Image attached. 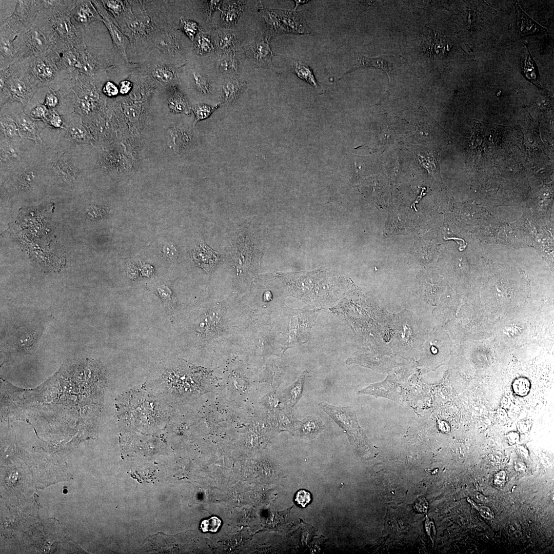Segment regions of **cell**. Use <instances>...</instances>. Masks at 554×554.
Instances as JSON below:
<instances>
[{"label": "cell", "mask_w": 554, "mask_h": 554, "mask_svg": "<svg viewBox=\"0 0 554 554\" xmlns=\"http://www.w3.org/2000/svg\"><path fill=\"white\" fill-rule=\"evenodd\" d=\"M29 58L14 61L10 67L0 71V108L14 102L24 108L39 88L31 82L28 73Z\"/></svg>", "instance_id": "cell-5"}, {"label": "cell", "mask_w": 554, "mask_h": 554, "mask_svg": "<svg viewBox=\"0 0 554 554\" xmlns=\"http://www.w3.org/2000/svg\"><path fill=\"white\" fill-rule=\"evenodd\" d=\"M58 38L49 20L39 13L33 24L14 41L16 61L32 56H45Z\"/></svg>", "instance_id": "cell-9"}, {"label": "cell", "mask_w": 554, "mask_h": 554, "mask_svg": "<svg viewBox=\"0 0 554 554\" xmlns=\"http://www.w3.org/2000/svg\"><path fill=\"white\" fill-rule=\"evenodd\" d=\"M103 4L107 11L111 13L117 19L125 12V6L122 1H102Z\"/></svg>", "instance_id": "cell-46"}, {"label": "cell", "mask_w": 554, "mask_h": 554, "mask_svg": "<svg viewBox=\"0 0 554 554\" xmlns=\"http://www.w3.org/2000/svg\"><path fill=\"white\" fill-rule=\"evenodd\" d=\"M58 72L55 64L47 57H29L28 73L32 83L39 89L48 87Z\"/></svg>", "instance_id": "cell-17"}, {"label": "cell", "mask_w": 554, "mask_h": 554, "mask_svg": "<svg viewBox=\"0 0 554 554\" xmlns=\"http://www.w3.org/2000/svg\"><path fill=\"white\" fill-rule=\"evenodd\" d=\"M526 45V51L521 60V67L523 74L528 81H530L536 86H539V75L536 65Z\"/></svg>", "instance_id": "cell-32"}, {"label": "cell", "mask_w": 554, "mask_h": 554, "mask_svg": "<svg viewBox=\"0 0 554 554\" xmlns=\"http://www.w3.org/2000/svg\"><path fill=\"white\" fill-rule=\"evenodd\" d=\"M152 292L159 298L168 314L171 315L179 310L181 306V302L171 286L161 283L156 285L153 289Z\"/></svg>", "instance_id": "cell-25"}, {"label": "cell", "mask_w": 554, "mask_h": 554, "mask_svg": "<svg viewBox=\"0 0 554 554\" xmlns=\"http://www.w3.org/2000/svg\"><path fill=\"white\" fill-rule=\"evenodd\" d=\"M279 428L293 432L298 430L301 421L294 416L291 409L286 408L281 410L279 412Z\"/></svg>", "instance_id": "cell-35"}, {"label": "cell", "mask_w": 554, "mask_h": 554, "mask_svg": "<svg viewBox=\"0 0 554 554\" xmlns=\"http://www.w3.org/2000/svg\"><path fill=\"white\" fill-rule=\"evenodd\" d=\"M291 69L298 77L305 81L319 93H323L325 91L318 83L311 68L307 64L299 61H294L291 64Z\"/></svg>", "instance_id": "cell-30"}, {"label": "cell", "mask_w": 554, "mask_h": 554, "mask_svg": "<svg viewBox=\"0 0 554 554\" xmlns=\"http://www.w3.org/2000/svg\"><path fill=\"white\" fill-rule=\"evenodd\" d=\"M397 382L387 378L384 381L370 384L358 391L359 395L368 394L376 398L384 397L397 401L400 398Z\"/></svg>", "instance_id": "cell-23"}, {"label": "cell", "mask_w": 554, "mask_h": 554, "mask_svg": "<svg viewBox=\"0 0 554 554\" xmlns=\"http://www.w3.org/2000/svg\"><path fill=\"white\" fill-rule=\"evenodd\" d=\"M162 253L164 258L168 260H174L178 255L175 247L170 243H166L163 246Z\"/></svg>", "instance_id": "cell-55"}, {"label": "cell", "mask_w": 554, "mask_h": 554, "mask_svg": "<svg viewBox=\"0 0 554 554\" xmlns=\"http://www.w3.org/2000/svg\"><path fill=\"white\" fill-rule=\"evenodd\" d=\"M127 27L135 36H143L150 29L149 19L147 17H135L127 22Z\"/></svg>", "instance_id": "cell-42"}, {"label": "cell", "mask_w": 554, "mask_h": 554, "mask_svg": "<svg viewBox=\"0 0 554 554\" xmlns=\"http://www.w3.org/2000/svg\"><path fill=\"white\" fill-rule=\"evenodd\" d=\"M76 1H42L39 13L50 22L58 38L66 42L78 50L87 49L84 31L72 23L71 12Z\"/></svg>", "instance_id": "cell-6"}, {"label": "cell", "mask_w": 554, "mask_h": 554, "mask_svg": "<svg viewBox=\"0 0 554 554\" xmlns=\"http://www.w3.org/2000/svg\"><path fill=\"white\" fill-rule=\"evenodd\" d=\"M0 126V136L14 141L22 139L16 123L9 114H1Z\"/></svg>", "instance_id": "cell-33"}, {"label": "cell", "mask_w": 554, "mask_h": 554, "mask_svg": "<svg viewBox=\"0 0 554 554\" xmlns=\"http://www.w3.org/2000/svg\"><path fill=\"white\" fill-rule=\"evenodd\" d=\"M18 35L6 25L1 24L0 27V71L8 68L16 61L14 41Z\"/></svg>", "instance_id": "cell-21"}, {"label": "cell", "mask_w": 554, "mask_h": 554, "mask_svg": "<svg viewBox=\"0 0 554 554\" xmlns=\"http://www.w3.org/2000/svg\"><path fill=\"white\" fill-rule=\"evenodd\" d=\"M245 1H228L223 10H221V22L226 26H232L235 24L245 10Z\"/></svg>", "instance_id": "cell-28"}, {"label": "cell", "mask_w": 554, "mask_h": 554, "mask_svg": "<svg viewBox=\"0 0 554 554\" xmlns=\"http://www.w3.org/2000/svg\"><path fill=\"white\" fill-rule=\"evenodd\" d=\"M281 402L280 397L276 395L274 392L269 393L263 398L264 405L267 409L272 412L279 411Z\"/></svg>", "instance_id": "cell-50"}, {"label": "cell", "mask_w": 554, "mask_h": 554, "mask_svg": "<svg viewBox=\"0 0 554 554\" xmlns=\"http://www.w3.org/2000/svg\"><path fill=\"white\" fill-rule=\"evenodd\" d=\"M168 106L173 112L186 114L190 113L189 104L185 96L175 89L168 100Z\"/></svg>", "instance_id": "cell-40"}, {"label": "cell", "mask_w": 554, "mask_h": 554, "mask_svg": "<svg viewBox=\"0 0 554 554\" xmlns=\"http://www.w3.org/2000/svg\"><path fill=\"white\" fill-rule=\"evenodd\" d=\"M124 112L126 116L130 120H135L140 114V108L135 105H124Z\"/></svg>", "instance_id": "cell-57"}, {"label": "cell", "mask_w": 554, "mask_h": 554, "mask_svg": "<svg viewBox=\"0 0 554 554\" xmlns=\"http://www.w3.org/2000/svg\"><path fill=\"white\" fill-rule=\"evenodd\" d=\"M223 3L221 1H206L205 12L208 18H210L212 13L217 10H220V7Z\"/></svg>", "instance_id": "cell-56"}, {"label": "cell", "mask_w": 554, "mask_h": 554, "mask_svg": "<svg viewBox=\"0 0 554 554\" xmlns=\"http://www.w3.org/2000/svg\"><path fill=\"white\" fill-rule=\"evenodd\" d=\"M244 52L258 67L266 68L272 65L273 54L269 43V38L261 33L258 34L253 44L244 48Z\"/></svg>", "instance_id": "cell-19"}, {"label": "cell", "mask_w": 554, "mask_h": 554, "mask_svg": "<svg viewBox=\"0 0 554 554\" xmlns=\"http://www.w3.org/2000/svg\"><path fill=\"white\" fill-rule=\"evenodd\" d=\"M218 67L219 70L224 73H237L239 71V64L234 50L224 52L219 59Z\"/></svg>", "instance_id": "cell-36"}, {"label": "cell", "mask_w": 554, "mask_h": 554, "mask_svg": "<svg viewBox=\"0 0 554 554\" xmlns=\"http://www.w3.org/2000/svg\"><path fill=\"white\" fill-rule=\"evenodd\" d=\"M263 17L271 34L310 33L302 16L295 11L265 8Z\"/></svg>", "instance_id": "cell-12"}, {"label": "cell", "mask_w": 554, "mask_h": 554, "mask_svg": "<svg viewBox=\"0 0 554 554\" xmlns=\"http://www.w3.org/2000/svg\"><path fill=\"white\" fill-rule=\"evenodd\" d=\"M185 322L192 342L209 346L245 343L251 333L254 312L247 299L232 295L206 299L192 307Z\"/></svg>", "instance_id": "cell-1"}, {"label": "cell", "mask_w": 554, "mask_h": 554, "mask_svg": "<svg viewBox=\"0 0 554 554\" xmlns=\"http://www.w3.org/2000/svg\"><path fill=\"white\" fill-rule=\"evenodd\" d=\"M324 429V425L319 418L308 416L301 421L299 429L300 436L303 439L311 440L321 433Z\"/></svg>", "instance_id": "cell-29"}, {"label": "cell", "mask_w": 554, "mask_h": 554, "mask_svg": "<svg viewBox=\"0 0 554 554\" xmlns=\"http://www.w3.org/2000/svg\"><path fill=\"white\" fill-rule=\"evenodd\" d=\"M476 497L478 499L482 501L486 500V499L483 495L479 493H477V494H476Z\"/></svg>", "instance_id": "cell-64"}, {"label": "cell", "mask_w": 554, "mask_h": 554, "mask_svg": "<svg viewBox=\"0 0 554 554\" xmlns=\"http://www.w3.org/2000/svg\"><path fill=\"white\" fill-rule=\"evenodd\" d=\"M138 268L133 264L128 266L126 269V274L129 278L135 279L138 276Z\"/></svg>", "instance_id": "cell-60"}, {"label": "cell", "mask_w": 554, "mask_h": 554, "mask_svg": "<svg viewBox=\"0 0 554 554\" xmlns=\"http://www.w3.org/2000/svg\"><path fill=\"white\" fill-rule=\"evenodd\" d=\"M181 364L165 365L146 386L169 404L200 390L196 369Z\"/></svg>", "instance_id": "cell-3"}, {"label": "cell", "mask_w": 554, "mask_h": 554, "mask_svg": "<svg viewBox=\"0 0 554 554\" xmlns=\"http://www.w3.org/2000/svg\"><path fill=\"white\" fill-rule=\"evenodd\" d=\"M477 509L479 510L481 516L485 518L490 520L494 517L493 512L486 506H481L479 508L478 507Z\"/></svg>", "instance_id": "cell-62"}, {"label": "cell", "mask_w": 554, "mask_h": 554, "mask_svg": "<svg viewBox=\"0 0 554 554\" xmlns=\"http://www.w3.org/2000/svg\"><path fill=\"white\" fill-rule=\"evenodd\" d=\"M140 271L143 276L150 277L154 272V269L151 265L145 264L141 265Z\"/></svg>", "instance_id": "cell-61"}, {"label": "cell", "mask_w": 554, "mask_h": 554, "mask_svg": "<svg viewBox=\"0 0 554 554\" xmlns=\"http://www.w3.org/2000/svg\"><path fill=\"white\" fill-rule=\"evenodd\" d=\"M286 321L283 329L279 331V337L274 345V349L279 354H283L288 348L297 344L306 343L309 338L310 330L314 325L320 309L303 308L292 309L287 308Z\"/></svg>", "instance_id": "cell-7"}, {"label": "cell", "mask_w": 554, "mask_h": 554, "mask_svg": "<svg viewBox=\"0 0 554 554\" xmlns=\"http://www.w3.org/2000/svg\"><path fill=\"white\" fill-rule=\"evenodd\" d=\"M294 1L295 4V7H294V10H293L294 11H295L296 10V9L297 8V7L299 5L305 4L306 3H307L309 2V1H300V0H299V1L295 0V1Z\"/></svg>", "instance_id": "cell-63"}, {"label": "cell", "mask_w": 554, "mask_h": 554, "mask_svg": "<svg viewBox=\"0 0 554 554\" xmlns=\"http://www.w3.org/2000/svg\"><path fill=\"white\" fill-rule=\"evenodd\" d=\"M221 525V521L216 517H212L209 519L203 520L201 524V528L203 532H216Z\"/></svg>", "instance_id": "cell-52"}, {"label": "cell", "mask_w": 554, "mask_h": 554, "mask_svg": "<svg viewBox=\"0 0 554 554\" xmlns=\"http://www.w3.org/2000/svg\"><path fill=\"white\" fill-rule=\"evenodd\" d=\"M80 50L66 42L57 38L49 48L46 57L56 66L58 71H77Z\"/></svg>", "instance_id": "cell-15"}, {"label": "cell", "mask_w": 554, "mask_h": 554, "mask_svg": "<svg viewBox=\"0 0 554 554\" xmlns=\"http://www.w3.org/2000/svg\"><path fill=\"white\" fill-rule=\"evenodd\" d=\"M64 128L59 135L73 145H93V138L84 123L82 116L75 112L63 115Z\"/></svg>", "instance_id": "cell-16"}, {"label": "cell", "mask_w": 554, "mask_h": 554, "mask_svg": "<svg viewBox=\"0 0 554 554\" xmlns=\"http://www.w3.org/2000/svg\"><path fill=\"white\" fill-rule=\"evenodd\" d=\"M292 296L315 306L331 303L333 287L330 274L318 270L308 272L278 273Z\"/></svg>", "instance_id": "cell-4"}, {"label": "cell", "mask_w": 554, "mask_h": 554, "mask_svg": "<svg viewBox=\"0 0 554 554\" xmlns=\"http://www.w3.org/2000/svg\"><path fill=\"white\" fill-rule=\"evenodd\" d=\"M4 107L8 109L7 114H9L16 123L22 138L32 141L37 145L44 144L42 134L43 130L49 128L46 123L30 117L25 113L21 103L14 102L6 104Z\"/></svg>", "instance_id": "cell-13"}, {"label": "cell", "mask_w": 554, "mask_h": 554, "mask_svg": "<svg viewBox=\"0 0 554 554\" xmlns=\"http://www.w3.org/2000/svg\"><path fill=\"white\" fill-rule=\"evenodd\" d=\"M116 404L123 431L155 432L164 429L171 417L170 405L147 386L123 393Z\"/></svg>", "instance_id": "cell-2"}, {"label": "cell", "mask_w": 554, "mask_h": 554, "mask_svg": "<svg viewBox=\"0 0 554 554\" xmlns=\"http://www.w3.org/2000/svg\"><path fill=\"white\" fill-rule=\"evenodd\" d=\"M219 107L220 105L215 106H209L205 104L196 105L192 108V111L195 115L194 124L209 117Z\"/></svg>", "instance_id": "cell-44"}, {"label": "cell", "mask_w": 554, "mask_h": 554, "mask_svg": "<svg viewBox=\"0 0 554 554\" xmlns=\"http://www.w3.org/2000/svg\"><path fill=\"white\" fill-rule=\"evenodd\" d=\"M357 59L358 61L357 64L351 69L345 73V74L353 72L361 68L373 67L381 69L386 72L389 83V67L388 66V62L385 56H382L377 57H368L365 56L359 53H357Z\"/></svg>", "instance_id": "cell-31"}, {"label": "cell", "mask_w": 554, "mask_h": 554, "mask_svg": "<svg viewBox=\"0 0 554 554\" xmlns=\"http://www.w3.org/2000/svg\"><path fill=\"white\" fill-rule=\"evenodd\" d=\"M216 43L217 47L225 52L234 50V48L239 44V39L233 31L220 30L216 33Z\"/></svg>", "instance_id": "cell-34"}, {"label": "cell", "mask_w": 554, "mask_h": 554, "mask_svg": "<svg viewBox=\"0 0 554 554\" xmlns=\"http://www.w3.org/2000/svg\"><path fill=\"white\" fill-rule=\"evenodd\" d=\"M516 8L517 30L520 36H524L546 30V29L529 17L522 10L518 3H516Z\"/></svg>", "instance_id": "cell-27"}, {"label": "cell", "mask_w": 554, "mask_h": 554, "mask_svg": "<svg viewBox=\"0 0 554 554\" xmlns=\"http://www.w3.org/2000/svg\"><path fill=\"white\" fill-rule=\"evenodd\" d=\"M71 19L76 27L84 31L93 22L102 21L92 1L87 0L76 1L75 6L71 12Z\"/></svg>", "instance_id": "cell-20"}, {"label": "cell", "mask_w": 554, "mask_h": 554, "mask_svg": "<svg viewBox=\"0 0 554 554\" xmlns=\"http://www.w3.org/2000/svg\"><path fill=\"white\" fill-rule=\"evenodd\" d=\"M91 1L109 32L114 47L123 58L128 62L126 53L128 40L125 34L118 27L117 22L105 8L102 1Z\"/></svg>", "instance_id": "cell-18"}, {"label": "cell", "mask_w": 554, "mask_h": 554, "mask_svg": "<svg viewBox=\"0 0 554 554\" xmlns=\"http://www.w3.org/2000/svg\"><path fill=\"white\" fill-rule=\"evenodd\" d=\"M319 406L343 430L358 457L364 459L375 457L374 448L360 426L353 408L334 406L323 402H320Z\"/></svg>", "instance_id": "cell-8"}, {"label": "cell", "mask_w": 554, "mask_h": 554, "mask_svg": "<svg viewBox=\"0 0 554 554\" xmlns=\"http://www.w3.org/2000/svg\"><path fill=\"white\" fill-rule=\"evenodd\" d=\"M506 474L504 471H501L498 472L494 477V485L498 488L503 487L506 482Z\"/></svg>", "instance_id": "cell-58"}, {"label": "cell", "mask_w": 554, "mask_h": 554, "mask_svg": "<svg viewBox=\"0 0 554 554\" xmlns=\"http://www.w3.org/2000/svg\"><path fill=\"white\" fill-rule=\"evenodd\" d=\"M194 40V49L197 54L205 55L214 52L213 41L209 35L200 32Z\"/></svg>", "instance_id": "cell-39"}, {"label": "cell", "mask_w": 554, "mask_h": 554, "mask_svg": "<svg viewBox=\"0 0 554 554\" xmlns=\"http://www.w3.org/2000/svg\"><path fill=\"white\" fill-rule=\"evenodd\" d=\"M1 174L16 168L32 155L39 147L31 140L14 141L0 136Z\"/></svg>", "instance_id": "cell-11"}, {"label": "cell", "mask_w": 554, "mask_h": 554, "mask_svg": "<svg viewBox=\"0 0 554 554\" xmlns=\"http://www.w3.org/2000/svg\"><path fill=\"white\" fill-rule=\"evenodd\" d=\"M102 76L92 77L73 72L72 89L74 96V112L82 116L92 115L102 107L100 86Z\"/></svg>", "instance_id": "cell-10"}, {"label": "cell", "mask_w": 554, "mask_h": 554, "mask_svg": "<svg viewBox=\"0 0 554 554\" xmlns=\"http://www.w3.org/2000/svg\"><path fill=\"white\" fill-rule=\"evenodd\" d=\"M25 113L31 118L40 120L46 123L50 113V110L38 101H31L24 108Z\"/></svg>", "instance_id": "cell-38"}, {"label": "cell", "mask_w": 554, "mask_h": 554, "mask_svg": "<svg viewBox=\"0 0 554 554\" xmlns=\"http://www.w3.org/2000/svg\"><path fill=\"white\" fill-rule=\"evenodd\" d=\"M512 388L517 394L520 396L526 395L530 389V383L526 378H518L513 382Z\"/></svg>", "instance_id": "cell-51"}, {"label": "cell", "mask_w": 554, "mask_h": 554, "mask_svg": "<svg viewBox=\"0 0 554 554\" xmlns=\"http://www.w3.org/2000/svg\"><path fill=\"white\" fill-rule=\"evenodd\" d=\"M173 140L174 144L180 149L187 147L190 142L189 133L185 130L177 129L173 131Z\"/></svg>", "instance_id": "cell-49"}, {"label": "cell", "mask_w": 554, "mask_h": 554, "mask_svg": "<svg viewBox=\"0 0 554 554\" xmlns=\"http://www.w3.org/2000/svg\"><path fill=\"white\" fill-rule=\"evenodd\" d=\"M310 377L308 371L305 370L294 382L282 391L279 397L286 407L292 409L298 403L303 395L305 381Z\"/></svg>", "instance_id": "cell-24"}, {"label": "cell", "mask_w": 554, "mask_h": 554, "mask_svg": "<svg viewBox=\"0 0 554 554\" xmlns=\"http://www.w3.org/2000/svg\"><path fill=\"white\" fill-rule=\"evenodd\" d=\"M101 91L106 96L113 97L118 95V87L111 81H106L102 86Z\"/></svg>", "instance_id": "cell-53"}, {"label": "cell", "mask_w": 554, "mask_h": 554, "mask_svg": "<svg viewBox=\"0 0 554 554\" xmlns=\"http://www.w3.org/2000/svg\"><path fill=\"white\" fill-rule=\"evenodd\" d=\"M193 80L194 85L199 92L204 95L211 93L210 83L205 76L200 73H194Z\"/></svg>", "instance_id": "cell-47"}, {"label": "cell", "mask_w": 554, "mask_h": 554, "mask_svg": "<svg viewBox=\"0 0 554 554\" xmlns=\"http://www.w3.org/2000/svg\"><path fill=\"white\" fill-rule=\"evenodd\" d=\"M38 335V333H36L34 331L22 329L18 331L15 340L17 347L22 349L31 347L37 341Z\"/></svg>", "instance_id": "cell-43"}, {"label": "cell", "mask_w": 554, "mask_h": 554, "mask_svg": "<svg viewBox=\"0 0 554 554\" xmlns=\"http://www.w3.org/2000/svg\"><path fill=\"white\" fill-rule=\"evenodd\" d=\"M180 27L192 41L201 32L200 27L196 22L184 18H180Z\"/></svg>", "instance_id": "cell-45"}, {"label": "cell", "mask_w": 554, "mask_h": 554, "mask_svg": "<svg viewBox=\"0 0 554 554\" xmlns=\"http://www.w3.org/2000/svg\"><path fill=\"white\" fill-rule=\"evenodd\" d=\"M151 72L155 79L165 84H170L176 78L174 70L166 65H156Z\"/></svg>", "instance_id": "cell-41"}, {"label": "cell", "mask_w": 554, "mask_h": 554, "mask_svg": "<svg viewBox=\"0 0 554 554\" xmlns=\"http://www.w3.org/2000/svg\"><path fill=\"white\" fill-rule=\"evenodd\" d=\"M132 88V83L130 81H122L119 84V92L122 94H126L131 90Z\"/></svg>", "instance_id": "cell-59"}, {"label": "cell", "mask_w": 554, "mask_h": 554, "mask_svg": "<svg viewBox=\"0 0 554 554\" xmlns=\"http://www.w3.org/2000/svg\"><path fill=\"white\" fill-rule=\"evenodd\" d=\"M46 124L49 128L61 130L64 128V120L63 115L56 110H50V113Z\"/></svg>", "instance_id": "cell-48"}, {"label": "cell", "mask_w": 554, "mask_h": 554, "mask_svg": "<svg viewBox=\"0 0 554 554\" xmlns=\"http://www.w3.org/2000/svg\"><path fill=\"white\" fill-rule=\"evenodd\" d=\"M284 372V367L279 362L273 361L266 369L265 381L276 389L281 383Z\"/></svg>", "instance_id": "cell-37"}, {"label": "cell", "mask_w": 554, "mask_h": 554, "mask_svg": "<svg viewBox=\"0 0 554 554\" xmlns=\"http://www.w3.org/2000/svg\"><path fill=\"white\" fill-rule=\"evenodd\" d=\"M294 500L299 506L305 507L311 500V494L305 490H300L295 494Z\"/></svg>", "instance_id": "cell-54"}, {"label": "cell", "mask_w": 554, "mask_h": 554, "mask_svg": "<svg viewBox=\"0 0 554 554\" xmlns=\"http://www.w3.org/2000/svg\"><path fill=\"white\" fill-rule=\"evenodd\" d=\"M42 9V1H17L12 15L1 23L19 35L33 24Z\"/></svg>", "instance_id": "cell-14"}, {"label": "cell", "mask_w": 554, "mask_h": 554, "mask_svg": "<svg viewBox=\"0 0 554 554\" xmlns=\"http://www.w3.org/2000/svg\"><path fill=\"white\" fill-rule=\"evenodd\" d=\"M192 258L196 265L208 274H211L222 261L220 254L209 247L204 241L200 242L192 251Z\"/></svg>", "instance_id": "cell-22"}, {"label": "cell", "mask_w": 554, "mask_h": 554, "mask_svg": "<svg viewBox=\"0 0 554 554\" xmlns=\"http://www.w3.org/2000/svg\"><path fill=\"white\" fill-rule=\"evenodd\" d=\"M247 83L236 77L227 78L222 85L221 98L226 105L236 101L245 89Z\"/></svg>", "instance_id": "cell-26"}]
</instances>
